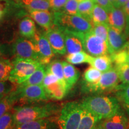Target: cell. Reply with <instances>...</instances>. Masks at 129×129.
Returning <instances> with one entry per match:
<instances>
[{"instance_id":"cell-23","label":"cell","mask_w":129,"mask_h":129,"mask_svg":"<svg viewBox=\"0 0 129 129\" xmlns=\"http://www.w3.org/2000/svg\"><path fill=\"white\" fill-rule=\"evenodd\" d=\"M116 98L121 104L129 117V84H118L115 90Z\"/></svg>"},{"instance_id":"cell-37","label":"cell","mask_w":129,"mask_h":129,"mask_svg":"<svg viewBox=\"0 0 129 129\" xmlns=\"http://www.w3.org/2000/svg\"><path fill=\"white\" fill-rule=\"evenodd\" d=\"M17 87V85L12 83L9 80V81H0V96L7 95L15 90Z\"/></svg>"},{"instance_id":"cell-4","label":"cell","mask_w":129,"mask_h":129,"mask_svg":"<svg viewBox=\"0 0 129 129\" xmlns=\"http://www.w3.org/2000/svg\"><path fill=\"white\" fill-rule=\"evenodd\" d=\"M83 107L81 103L70 102L61 108L56 121L59 129H78Z\"/></svg>"},{"instance_id":"cell-48","label":"cell","mask_w":129,"mask_h":129,"mask_svg":"<svg viewBox=\"0 0 129 129\" xmlns=\"http://www.w3.org/2000/svg\"><path fill=\"white\" fill-rule=\"evenodd\" d=\"M109 1H110L111 3L113 4V6H114V7H116V6H117V0H109Z\"/></svg>"},{"instance_id":"cell-34","label":"cell","mask_w":129,"mask_h":129,"mask_svg":"<svg viewBox=\"0 0 129 129\" xmlns=\"http://www.w3.org/2000/svg\"><path fill=\"white\" fill-rule=\"evenodd\" d=\"M115 68L122 83L129 84V64L127 63L115 64Z\"/></svg>"},{"instance_id":"cell-36","label":"cell","mask_w":129,"mask_h":129,"mask_svg":"<svg viewBox=\"0 0 129 129\" xmlns=\"http://www.w3.org/2000/svg\"><path fill=\"white\" fill-rule=\"evenodd\" d=\"M78 3L77 0H68L63 8L60 11L71 15H78Z\"/></svg>"},{"instance_id":"cell-28","label":"cell","mask_w":129,"mask_h":129,"mask_svg":"<svg viewBox=\"0 0 129 129\" xmlns=\"http://www.w3.org/2000/svg\"><path fill=\"white\" fill-rule=\"evenodd\" d=\"M91 56L88 53L84 51H81L80 52H77L71 54H68L67 56V60L68 62L71 64H81L83 63L89 62Z\"/></svg>"},{"instance_id":"cell-2","label":"cell","mask_w":129,"mask_h":129,"mask_svg":"<svg viewBox=\"0 0 129 129\" xmlns=\"http://www.w3.org/2000/svg\"><path fill=\"white\" fill-rule=\"evenodd\" d=\"M81 104L101 120L112 117L121 109L116 97L94 95L85 98Z\"/></svg>"},{"instance_id":"cell-26","label":"cell","mask_w":129,"mask_h":129,"mask_svg":"<svg viewBox=\"0 0 129 129\" xmlns=\"http://www.w3.org/2000/svg\"><path fill=\"white\" fill-rule=\"evenodd\" d=\"M95 4L93 0H83L78 3V15L91 22V15ZM93 24V23H92Z\"/></svg>"},{"instance_id":"cell-18","label":"cell","mask_w":129,"mask_h":129,"mask_svg":"<svg viewBox=\"0 0 129 129\" xmlns=\"http://www.w3.org/2000/svg\"><path fill=\"white\" fill-rule=\"evenodd\" d=\"M44 88L49 99L58 101L62 99L68 92L67 84L59 80L56 83L44 87Z\"/></svg>"},{"instance_id":"cell-32","label":"cell","mask_w":129,"mask_h":129,"mask_svg":"<svg viewBox=\"0 0 129 129\" xmlns=\"http://www.w3.org/2000/svg\"><path fill=\"white\" fill-rule=\"evenodd\" d=\"M15 126L13 109L0 118V129H13Z\"/></svg>"},{"instance_id":"cell-43","label":"cell","mask_w":129,"mask_h":129,"mask_svg":"<svg viewBox=\"0 0 129 129\" xmlns=\"http://www.w3.org/2000/svg\"><path fill=\"white\" fill-rule=\"evenodd\" d=\"M6 1V0H0V20L3 18L4 14L7 12V5Z\"/></svg>"},{"instance_id":"cell-33","label":"cell","mask_w":129,"mask_h":129,"mask_svg":"<svg viewBox=\"0 0 129 129\" xmlns=\"http://www.w3.org/2000/svg\"><path fill=\"white\" fill-rule=\"evenodd\" d=\"M109 24L98 23L93 25L92 31L96 36L100 37L106 42L108 44V39Z\"/></svg>"},{"instance_id":"cell-15","label":"cell","mask_w":129,"mask_h":129,"mask_svg":"<svg viewBox=\"0 0 129 129\" xmlns=\"http://www.w3.org/2000/svg\"><path fill=\"white\" fill-rule=\"evenodd\" d=\"M13 129H59L56 120L50 118L30 121L16 125Z\"/></svg>"},{"instance_id":"cell-27","label":"cell","mask_w":129,"mask_h":129,"mask_svg":"<svg viewBox=\"0 0 129 129\" xmlns=\"http://www.w3.org/2000/svg\"><path fill=\"white\" fill-rule=\"evenodd\" d=\"M93 25L98 23H108V14L105 10L99 4H95L91 15Z\"/></svg>"},{"instance_id":"cell-6","label":"cell","mask_w":129,"mask_h":129,"mask_svg":"<svg viewBox=\"0 0 129 129\" xmlns=\"http://www.w3.org/2000/svg\"><path fill=\"white\" fill-rule=\"evenodd\" d=\"M12 63L13 69L9 81L17 85L25 81L41 64L34 59L19 57H15Z\"/></svg>"},{"instance_id":"cell-17","label":"cell","mask_w":129,"mask_h":129,"mask_svg":"<svg viewBox=\"0 0 129 129\" xmlns=\"http://www.w3.org/2000/svg\"><path fill=\"white\" fill-rule=\"evenodd\" d=\"M62 64L64 79L69 91L78 80L80 73L78 69L70 63L62 61Z\"/></svg>"},{"instance_id":"cell-9","label":"cell","mask_w":129,"mask_h":129,"mask_svg":"<svg viewBox=\"0 0 129 129\" xmlns=\"http://www.w3.org/2000/svg\"><path fill=\"white\" fill-rule=\"evenodd\" d=\"M12 53L15 57L39 60L34 41L32 40L23 37H20L16 40L12 47Z\"/></svg>"},{"instance_id":"cell-20","label":"cell","mask_w":129,"mask_h":129,"mask_svg":"<svg viewBox=\"0 0 129 129\" xmlns=\"http://www.w3.org/2000/svg\"><path fill=\"white\" fill-rule=\"evenodd\" d=\"M112 63L111 55L104 54L99 56H91L88 63L103 73L112 68Z\"/></svg>"},{"instance_id":"cell-31","label":"cell","mask_w":129,"mask_h":129,"mask_svg":"<svg viewBox=\"0 0 129 129\" xmlns=\"http://www.w3.org/2000/svg\"><path fill=\"white\" fill-rule=\"evenodd\" d=\"M102 72L93 67H89L85 71L83 75V82L85 84H94L99 81Z\"/></svg>"},{"instance_id":"cell-45","label":"cell","mask_w":129,"mask_h":129,"mask_svg":"<svg viewBox=\"0 0 129 129\" xmlns=\"http://www.w3.org/2000/svg\"><path fill=\"white\" fill-rule=\"evenodd\" d=\"M124 63H127L129 64V51L127 50H125L124 61Z\"/></svg>"},{"instance_id":"cell-19","label":"cell","mask_w":129,"mask_h":129,"mask_svg":"<svg viewBox=\"0 0 129 129\" xmlns=\"http://www.w3.org/2000/svg\"><path fill=\"white\" fill-rule=\"evenodd\" d=\"M108 23L120 31L124 32L125 27V14L122 8L114 7L108 13Z\"/></svg>"},{"instance_id":"cell-42","label":"cell","mask_w":129,"mask_h":129,"mask_svg":"<svg viewBox=\"0 0 129 129\" xmlns=\"http://www.w3.org/2000/svg\"><path fill=\"white\" fill-rule=\"evenodd\" d=\"M12 53V48L7 44H0V59L6 57Z\"/></svg>"},{"instance_id":"cell-25","label":"cell","mask_w":129,"mask_h":129,"mask_svg":"<svg viewBox=\"0 0 129 129\" xmlns=\"http://www.w3.org/2000/svg\"><path fill=\"white\" fill-rule=\"evenodd\" d=\"M46 66L43 64H40L33 72V74L25 81L20 85L23 86L29 85H42L45 75L46 74Z\"/></svg>"},{"instance_id":"cell-21","label":"cell","mask_w":129,"mask_h":129,"mask_svg":"<svg viewBox=\"0 0 129 129\" xmlns=\"http://www.w3.org/2000/svg\"><path fill=\"white\" fill-rule=\"evenodd\" d=\"M19 29L21 36L27 39H32L37 32L34 21L28 17L22 19L20 21Z\"/></svg>"},{"instance_id":"cell-12","label":"cell","mask_w":129,"mask_h":129,"mask_svg":"<svg viewBox=\"0 0 129 129\" xmlns=\"http://www.w3.org/2000/svg\"><path fill=\"white\" fill-rule=\"evenodd\" d=\"M127 39L123 32L109 26L108 47L109 54L111 55L123 49L127 42Z\"/></svg>"},{"instance_id":"cell-22","label":"cell","mask_w":129,"mask_h":129,"mask_svg":"<svg viewBox=\"0 0 129 129\" xmlns=\"http://www.w3.org/2000/svg\"><path fill=\"white\" fill-rule=\"evenodd\" d=\"M101 120L99 117L83 107L78 129H93Z\"/></svg>"},{"instance_id":"cell-14","label":"cell","mask_w":129,"mask_h":129,"mask_svg":"<svg viewBox=\"0 0 129 129\" xmlns=\"http://www.w3.org/2000/svg\"><path fill=\"white\" fill-rule=\"evenodd\" d=\"M105 129H128L129 118L121 109L112 117L100 121Z\"/></svg>"},{"instance_id":"cell-30","label":"cell","mask_w":129,"mask_h":129,"mask_svg":"<svg viewBox=\"0 0 129 129\" xmlns=\"http://www.w3.org/2000/svg\"><path fill=\"white\" fill-rule=\"evenodd\" d=\"M46 68L47 70L51 72L54 75H56L59 80L66 84L64 79L62 61L59 60H53L49 64H48L46 66Z\"/></svg>"},{"instance_id":"cell-24","label":"cell","mask_w":129,"mask_h":129,"mask_svg":"<svg viewBox=\"0 0 129 129\" xmlns=\"http://www.w3.org/2000/svg\"><path fill=\"white\" fill-rule=\"evenodd\" d=\"M19 4L28 11L49 10L50 9L48 0H19Z\"/></svg>"},{"instance_id":"cell-3","label":"cell","mask_w":129,"mask_h":129,"mask_svg":"<svg viewBox=\"0 0 129 129\" xmlns=\"http://www.w3.org/2000/svg\"><path fill=\"white\" fill-rule=\"evenodd\" d=\"M14 105H25L35 102L46 101L49 99L43 85H18L16 88L9 93Z\"/></svg>"},{"instance_id":"cell-41","label":"cell","mask_w":129,"mask_h":129,"mask_svg":"<svg viewBox=\"0 0 129 129\" xmlns=\"http://www.w3.org/2000/svg\"><path fill=\"white\" fill-rule=\"evenodd\" d=\"M95 1H96V4H99L105 10L108 14L114 8V6L109 0H95Z\"/></svg>"},{"instance_id":"cell-7","label":"cell","mask_w":129,"mask_h":129,"mask_svg":"<svg viewBox=\"0 0 129 129\" xmlns=\"http://www.w3.org/2000/svg\"><path fill=\"white\" fill-rule=\"evenodd\" d=\"M118 74L115 68H112L102 74L101 78L94 84L83 83L82 89L85 93H102L106 91H115L118 85Z\"/></svg>"},{"instance_id":"cell-40","label":"cell","mask_w":129,"mask_h":129,"mask_svg":"<svg viewBox=\"0 0 129 129\" xmlns=\"http://www.w3.org/2000/svg\"><path fill=\"white\" fill-rule=\"evenodd\" d=\"M122 9L124 13L125 17V27L124 33L127 38H128L129 37V1L122 8Z\"/></svg>"},{"instance_id":"cell-50","label":"cell","mask_w":129,"mask_h":129,"mask_svg":"<svg viewBox=\"0 0 129 129\" xmlns=\"http://www.w3.org/2000/svg\"><path fill=\"white\" fill-rule=\"evenodd\" d=\"M77 1H78V2H79V3H80V1H83V0H77ZM93 1H94V2H95V3H96V1H95V0H93Z\"/></svg>"},{"instance_id":"cell-13","label":"cell","mask_w":129,"mask_h":129,"mask_svg":"<svg viewBox=\"0 0 129 129\" xmlns=\"http://www.w3.org/2000/svg\"><path fill=\"white\" fill-rule=\"evenodd\" d=\"M58 28L62 30L68 54L84 51L83 43L80 38V32L73 31L61 27Z\"/></svg>"},{"instance_id":"cell-44","label":"cell","mask_w":129,"mask_h":129,"mask_svg":"<svg viewBox=\"0 0 129 129\" xmlns=\"http://www.w3.org/2000/svg\"><path fill=\"white\" fill-rule=\"evenodd\" d=\"M128 1L129 0H117V6L115 8H117V9L122 8Z\"/></svg>"},{"instance_id":"cell-16","label":"cell","mask_w":129,"mask_h":129,"mask_svg":"<svg viewBox=\"0 0 129 129\" xmlns=\"http://www.w3.org/2000/svg\"><path fill=\"white\" fill-rule=\"evenodd\" d=\"M31 18L40 26L46 30L54 25V16L49 10L29 11Z\"/></svg>"},{"instance_id":"cell-11","label":"cell","mask_w":129,"mask_h":129,"mask_svg":"<svg viewBox=\"0 0 129 129\" xmlns=\"http://www.w3.org/2000/svg\"><path fill=\"white\" fill-rule=\"evenodd\" d=\"M54 54L64 55L67 53L64 35L60 29L55 25L44 32Z\"/></svg>"},{"instance_id":"cell-10","label":"cell","mask_w":129,"mask_h":129,"mask_svg":"<svg viewBox=\"0 0 129 129\" xmlns=\"http://www.w3.org/2000/svg\"><path fill=\"white\" fill-rule=\"evenodd\" d=\"M39 57V62L41 64L47 65L51 62V59L54 56L51 45L44 34L37 32L32 38Z\"/></svg>"},{"instance_id":"cell-35","label":"cell","mask_w":129,"mask_h":129,"mask_svg":"<svg viewBox=\"0 0 129 129\" xmlns=\"http://www.w3.org/2000/svg\"><path fill=\"white\" fill-rule=\"evenodd\" d=\"M14 103L9 93L4 96V98L0 101V118L6 114V112L12 111Z\"/></svg>"},{"instance_id":"cell-51","label":"cell","mask_w":129,"mask_h":129,"mask_svg":"<svg viewBox=\"0 0 129 129\" xmlns=\"http://www.w3.org/2000/svg\"><path fill=\"white\" fill-rule=\"evenodd\" d=\"M128 129H129V128H128Z\"/></svg>"},{"instance_id":"cell-49","label":"cell","mask_w":129,"mask_h":129,"mask_svg":"<svg viewBox=\"0 0 129 129\" xmlns=\"http://www.w3.org/2000/svg\"><path fill=\"white\" fill-rule=\"evenodd\" d=\"M4 96H6V95H1V96H0V101H1V100L3 98H4Z\"/></svg>"},{"instance_id":"cell-46","label":"cell","mask_w":129,"mask_h":129,"mask_svg":"<svg viewBox=\"0 0 129 129\" xmlns=\"http://www.w3.org/2000/svg\"><path fill=\"white\" fill-rule=\"evenodd\" d=\"M123 49L127 50L129 51V40H128V41H127Z\"/></svg>"},{"instance_id":"cell-38","label":"cell","mask_w":129,"mask_h":129,"mask_svg":"<svg viewBox=\"0 0 129 129\" xmlns=\"http://www.w3.org/2000/svg\"><path fill=\"white\" fill-rule=\"evenodd\" d=\"M50 9L53 12L62 10L68 0H48Z\"/></svg>"},{"instance_id":"cell-47","label":"cell","mask_w":129,"mask_h":129,"mask_svg":"<svg viewBox=\"0 0 129 129\" xmlns=\"http://www.w3.org/2000/svg\"><path fill=\"white\" fill-rule=\"evenodd\" d=\"M93 129H105V128L102 126L101 124H100V123L99 122V123H98V124L96 125V127H95Z\"/></svg>"},{"instance_id":"cell-5","label":"cell","mask_w":129,"mask_h":129,"mask_svg":"<svg viewBox=\"0 0 129 129\" xmlns=\"http://www.w3.org/2000/svg\"><path fill=\"white\" fill-rule=\"evenodd\" d=\"M54 25L79 32H88L93 29L92 23L79 15H71L63 11L53 12Z\"/></svg>"},{"instance_id":"cell-1","label":"cell","mask_w":129,"mask_h":129,"mask_svg":"<svg viewBox=\"0 0 129 129\" xmlns=\"http://www.w3.org/2000/svg\"><path fill=\"white\" fill-rule=\"evenodd\" d=\"M59 105L47 104L37 105L16 106L13 108L14 124H20L30 121L49 118L58 112Z\"/></svg>"},{"instance_id":"cell-8","label":"cell","mask_w":129,"mask_h":129,"mask_svg":"<svg viewBox=\"0 0 129 129\" xmlns=\"http://www.w3.org/2000/svg\"><path fill=\"white\" fill-rule=\"evenodd\" d=\"M80 35L83 43L84 51L90 56H99L109 54L106 42L96 36L92 30L85 33L80 32Z\"/></svg>"},{"instance_id":"cell-29","label":"cell","mask_w":129,"mask_h":129,"mask_svg":"<svg viewBox=\"0 0 129 129\" xmlns=\"http://www.w3.org/2000/svg\"><path fill=\"white\" fill-rule=\"evenodd\" d=\"M13 69V63L7 58L0 59V81L9 80Z\"/></svg>"},{"instance_id":"cell-39","label":"cell","mask_w":129,"mask_h":129,"mask_svg":"<svg viewBox=\"0 0 129 129\" xmlns=\"http://www.w3.org/2000/svg\"><path fill=\"white\" fill-rule=\"evenodd\" d=\"M59 80V79L57 78V77L56 75H54V74L51 73V72L48 71L47 70L46 74L45 75V77L44 78V80H43V83H42V85H43V87H46L48 85H50L51 84L56 83L57 81Z\"/></svg>"}]
</instances>
